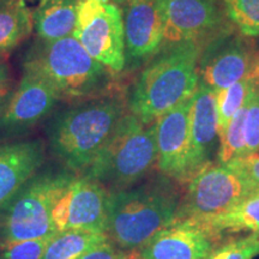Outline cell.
Segmentation results:
<instances>
[{
  "label": "cell",
  "instance_id": "6da1fadb",
  "mask_svg": "<svg viewBox=\"0 0 259 259\" xmlns=\"http://www.w3.org/2000/svg\"><path fill=\"white\" fill-rule=\"evenodd\" d=\"M163 174L135 187L111 192L106 233L120 250H142L177 220L183 192Z\"/></svg>",
  "mask_w": 259,
  "mask_h": 259
},
{
  "label": "cell",
  "instance_id": "f1b7e54d",
  "mask_svg": "<svg viewBox=\"0 0 259 259\" xmlns=\"http://www.w3.org/2000/svg\"><path fill=\"white\" fill-rule=\"evenodd\" d=\"M125 254V251L114 247L112 242L108 240L101 245L95 246L78 259H124Z\"/></svg>",
  "mask_w": 259,
  "mask_h": 259
},
{
  "label": "cell",
  "instance_id": "f546056e",
  "mask_svg": "<svg viewBox=\"0 0 259 259\" xmlns=\"http://www.w3.org/2000/svg\"><path fill=\"white\" fill-rule=\"evenodd\" d=\"M15 88L16 87L12 83V80L6 83H0V114H2L6 105H8L10 97H11Z\"/></svg>",
  "mask_w": 259,
  "mask_h": 259
},
{
  "label": "cell",
  "instance_id": "8992f818",
  "mask_svg": "<svg viewBox=\"0 0 259 259\" xmlns=\"http://www.w3.org/2000/svg\"><path fill=\"white\" fill-rule=\"evenodd\" d=\"M71 177L67 173H44L32 177L3 209L2 244L56 235L52 210Z\"/></svg>",
  "mask_w": 259,
  "mask_h": 259
},
{
  "label": "cell",
  "instance_id": "ffe728a7",
  "mask_svg": "<svg viewBox=\"0 0 259 259\" xmlns=\"http://www.w3.org/2000/svg\"><path fill=\"white\" fill-rule=\"evenodd\" d=\"M32 30V11L25 0H0V56L16 50Z\"/></svg>",
  "mask_w": 259,
  "mask_h": 259
},
{
  "label": "cell",
  "instance_id": "30bf717a",
  "mask_svg": "<svg viewBox=\"0 0 259 259\" xmlns=\"http://www.w3.org/2000/svg\"><path fill=\"white\" fill-rule=\"evenodd\" d=\"M107 189L88 176L71 177L54 203L52 220L57 233L90 231L106 233Z\"/></svg>",
  "mask_w": 259,
  "mask_h": 259
},
{
  "label": "cell",
  "instance_id": "ac0fdd59",
  "mask_svg": "<svg viewBox=\"0 0 259 259\" xmlns=\"http://www.w3.org/2000/svg\"><path fill=\"white\" fill-rule=\"evenodd\" d=\"M194 221L212 235L220 245L222 244V240L239 233H259V190L254 191L226 212Z\"/></svg>",
  "mask_w": 259,
  "mask_h": 259
},
{
  "label": "cell",
  "instance_id": "d6986e66",
  "mask_svg": "<svg viewBox=\"0 0 259 259\" xmlns=\"http://www.w3.org/2000/svg\"><path fill=\"white\" fill-rule=\"evenodd\" d=\"M80 0H41L32 11V25L37 38L46 41L72 36Z\"/></svg>",
  "mask_w": 259,
  "mask_h": 259
},
{
  "label": "cell",
  "instance_id": "9c48e42d",
  "mask_svg": "<svg viewBox=\"0 0 259 259\" xmlns=\"http://www.w3.org/2000/svg\"><path fill=\"white\" fill-rule=\"evenodd\" d=\"M198 64L199 82L221 90L244 79H259V47L245 35L220 31Z\"/></svg>",
  "mask_w": 259,
  "mask_h": 259
},
{
  "label": "cell",
  "instance_id": "4dcf8cb0",
  "mask_svg": "<svg viewBox=\"0 0 259 259\" xmlns=\"http://www.w3.org/2000/svg\"><path fill=\"white\" fill-rule=\"evenodd\" d=\"M11 80V74H10V67L6 63L4 57L0 56V83H6Z\"/></svg>",
  "mask_w": 259,
  "mask_h": 259
},
{
  "label": "cell",
  "instance_id": "7c38bea8",
  "mask_svg": "<svg viewBox=\"0 0 259 259\" xmlns=\"http://www.w3.org/2000/svg\"><path fill=\"white\" fill-rule=\"evenodd\" d=\"M60 100L56 89L37 74L23 71L8 105L0 114V138L23 135L53 111Z\"/></svg>",
  "mask_w": 259,
  "mask_h": 259
},
{
  "label": "cell",
  "instance_id": "ba28073f",
  "mask_svg": "<svg viewBox=\"0 0 259 259\" xmlns=\"http://www.w3.org/2000/svg\"><path fill=\"white\" fill-rule=\"evenodd\" d=\"M254 191L233 168L211 162L187 183L177 220H204L220 215Z\"/></svg>",
  "mask_w": 259,
  "mask_h": 259
},
{
  "label": "cell",
  "instance_id": "4fadbf2b",
  "mask_svg": "<svg viewBox=\"0 0 259 259\" xmlns=\"http://www.w3.org/2000/svg\"><path fill=\"white\" fill-rule=\"evenodd\" d=\"M191 102L192 97L155 121L157 169L161 174L177 181L180 186H186L191 179Z\"/></svg>",
  "mask_w": 259,
  "mask_h": 259
},
{
  "label": "cell",
  "instance_id": "5b68a950",
  "mask_svg": "<svg viewBox=\"0 0 259 259\" xmlns=\"http://www.w3.org/2000/svg\"><path fill=\"white\" fill-rule=\"evenodd\" d=\"M156 126L125 113L84 173L112 192L128 189L156 166Z\"/></svg>",
  "mask_w": 259,
  "mask_h": 259
},
{
  "label": "cell",
  "instance_id": "1f68e13d",
  "mask_svg": "<svg viewBox=\"0 0 259 259\" xmlns=\"http://www.w3.org/2000/svg\"><path fill=\"white\" fill-rule=\"evenodd\" d=\"M124 259H145V258L143 257V255H142L141 251L136 250V251L126 252Z\"/></svg>",
  "mask_w": 259,
  "mask_h": 259
},
{
  "label": "cell",
  "instance_id": "e0dca14e",
  "mask_svg": "<svg viewBox=\"0 0 259 259\" xmlns=\"http://www.w3.org/2000/svg\"><path fill=\"white\" fill-rule=\"evenodd\" d=\"M191 136V179L211 163L218 142V113H216V93L208 85L198 83L192 95L190 109ZM190 179V180H191Z\"/></svg>",
  "mask_w": 259,
  "mask_h": 259
},
{
  "label": "cell",
  "instance_id": "cb8c5ba5",
  "mask_svg": "<svg viewBox=\"0 0 259 259\" xmlns=\"http://www.w3.org/2000/svg\"><path fill=\"white\" fill-rule=\"evenodd\" d=\"M227 17L247 37H259V0H223Z\"/></svg>",
  "mask_w": 259,
  "mask_h": 259
},
{
  "label": "cell",
  "instance_id": "d4e9b609",
  "mask_svg": "<svg viewBox=\"0 0 259 259\" xmlns=\"http://www.w3.org/2000/svg\"><path fill=\"white\" fill-rule=\"evenodd\" d=\"M259 254V233L229 239L215 248L210 259H253Z\"/></svg>",
  "mask_w": 259,
  "mask_h": 259
},
{
  "label": "cell",
  "instance_id": "9a60e30c",
  "mask_svg": "<svg viewBox=\"0 0 259 259\" xmlns=\"http://www.w3.org/2000/svg\"><path fill=\"white\" fill-rule=\"evenodd\" d=\"M218 246L198 222L184 219L158 232L139 251L145 259H210Z\"/></svg>",
  "mask_w": 259,
  "mask_h": 259
},
{
  "label": "cell",
  "instance_id": "52a82bcc",
  "mask_svg": "<svg viewBox=\"0 0 259 259\" xmlns=\"http://www.w3.org/2000/svg\"><path fill=\"white\" fill-rule=\"evenodd\" d=\"M72 36L111 72L125 70L122 9L113 0H80Z\"/></svg>",
  "mask_w": 259,
  "mask_h": 259
},
{
  "label": "cell",
  "instance_id": "3957f363",
  "mask_svg": "<svg viewBox=\"0 0 259 259\" xmlns=\"http://www.w3.org/2000/svg\"><path fill=\"white\" fill-rule=\"evenodd\" d=\"M200 44L187 42L163 47L144 65L132 84L127 108L144 124H154L192 97L199 83Z\"/></svg>",
  "mask_w": 259,
  "mask_h": 259
},
{
  "label": "cell",
  "instance_id": "4316f807",
  "mask_svg": "<svg viewBox=\"0 0 259 259\" xmlns=\"http://www.w3.org/2000/svg\"><path fill=\"white\" fill-rule=\"evenodd\" d=\"M257 153H259V84L252 90L247 101L244 156Z\"/></svg>",
  "mask_w": 259,
  "mask_h": 259
},
{
  "label": "cell",
  "instance_id": "d6a6232c",
  "mask_svg": "<svg viewBox=\"0 0 259 259\" xmlns=\"http://www.w3.org/2000/svg\"><path fill=\"white\" fill-rule=\"evenodd\" d=\"M113 2H115L116 3V4H119V5H124L125 4V3L126 2H127V0H113Z\"/></svg>",
  "mask_w": 259,
  "mask_h": 259
},
{
  "label": "cell",
  "instance_id": "7a4b0ae2",
  "mask_svg": "<svg viewBox=\"0 0 259 259\" xmlns=\"http://www.w3.org/2000/svg\"><path fill=\"white\" fill-rule=\"evenodd\" d=\"M119 96L83 100L54 114L46 135L51 153L67 169L85 171L126 113Z\"/></svg>",
  "mask_w": 259,
  "mask_h": 259
},
{
  "label": "cell",
  "instance_id": "5bb4252c",
  "mask_svg": "<svg viewBox=\"0 0 259 259\" xmlns=\"http://www.w3.org/2000/svg\"><path fill=\"white\" fill-rule=\"evenodd\" d=\"M164 22L163 47L196 42L221 29L216 0H160Z\"/></svg>",
  "mask_w": 259,
  "mask_h": 259
},
{
  "label": "cell",
  "instance_id": "44dd1931",
  "mask_svg": "<svg viewBox=\"0 0 259 259\" xmlns=\"http://www.w3.org/2000/svg\"><path fill=\"white\" fill-rule=\"evenodd\" d=\"M107 233L65 231L51 239L42 259H78L95 246L108 241Z\"/></svg>",
  "mask_w": 259,
  "mask_h": 259
},
{
  "label": "cell",
  "instance_id": "603a6c76",
  "mask_svg": "<svg viewBox=\"0 0 259 259\" xmlns=\"http://www.w3.org/2000/svg\"><path fill=\"white\" fill-rule=\"evenodd\" d=\"M250 99V97H248ZM248 101V100H247ZM247 101L235 113L228 122L227 127L219 136L220 149L218 153V163L227 164L228 162L245 154V121Z\"/></svg>",
  "mask_w": 259,
  "mask_h": 259
},
{
  "label": "cell",
  "instance_id": "484cf974",
  "mask_svg": "<svg viewBox=\"0 0 259 259\" xmlns=\"http://www.w3.org/2000/svg\"><path fill=\"white\" fill-rule=\"evenodd\" d=\"M53 236L2 244V259H42Z\"/></svg>",
  "mask_w": 259,
  "mask_h": 259
},
{
  "label": "cell",
  "instance_id": "2e32d148",
  "mask_svg": "<svg viewBox=\"0 0 259 259\" xmlns=\"http://www.w3.org/2000/svg\"><path fill=\"white\" fill-rule=\"evenodd\" d=\"M41 139H23L0 144V210L5 208L45 162Z\"/></svg>",
  "mask_w": 259,
  "mask_h": 259
},
{
  "label": "cell",
  "instance_id": "277c9868",
  "mask_svg": "<svg viewBox=\"0 0 259 259\" xmlns=\"http://www.w3.org/2000/svg\"><path fill=\"white\" fill-rule=\"evenodd\" d=\"M23 71L47 80L60 100H88L105 94L113 73L94 59L73 36L46 41L36 38L22 60Z\"/></svg>",
  "mask_w": 259,
  "mask_h": 259
},
{
  "label": "cell",
  "instance_id": "7402d4cb",
  "mask_svg": "<svg viewBox=\"0 0 259 259\" xmlns=\"http://www.w3.org/2000/svg\"><path fill=\"white\" fill-rule=\"evenodd\" d=\"M257 84H259V79H244L228 88L215 90L219 136L227 127L235 113L245 105Z\"/></svg>",
  "mask_w": 259,
  "mask_h": 259
},
{
  "label": "cell",
  "instance_id": "83f0119b",
  "mask_svg": "<svg viewBox=\"0 0 259 259\" xmlns=\"http://www.w3.org/2000/svg\"><path fill=\"white\" fill-rule=\"evenodd\" d=\"M227 166L240 174L255 191L259 190V153L235 158Z\"/></svg>",
  "mask_w": 259,
  "mask_h": 259
},
{
  "label": "cell",
  "instance_id": "8fae6325",
  "mask_svg": "<svg viewBox=\"0 0 259 259\" xmlns=\"http://www.w3.org/2000/svg\"><path fill=\"white\" fill-rule=\"evenodd\" d=\"M122 9L125 70L149 63L163 48L164 22L160 0H127Z\"/></svg>",
  "mask_w": 259,
  "mask_h": 259
}]
</instances>
